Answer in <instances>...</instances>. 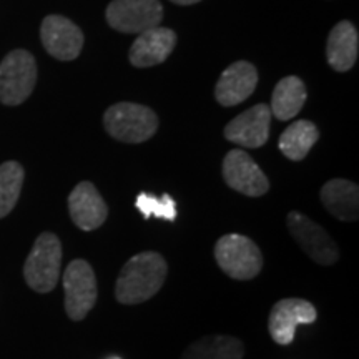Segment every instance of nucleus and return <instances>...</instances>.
Listing matches in <instances>:
<instances>
[{
    "mask_svg": "<svg viewBox=\"0 0 359 359\" xmlns=\"http://www.w3.org/2000/svg\"><path fill=\"white\" fill-rule=\"evenodd\" d=\"M245 344L235 336L208 334L191 343L182 359H243Z\"/></svg>",
    "mask_w": 359,
    "mask_h": 359,
    "instance_id": "nucleus-18",
    "label": "nucleus"
},
{
    "mask_svg": "<svg viewBox=\"0 0 359 359\" xmlns=\"http://www.w3.org/2000/svg\"><path fill=\"white\" fill-rule=\"evenodd\" d=\"M70 218L80 230L93 231L100 228L109 217V206L93 183L82 182L69 195Z\"/></svg>",
    "mask_w": 359,
    "mask_h": 359,
    "instance_id": "nucleus-13",
    "label": "nucleus"
},
{
    "mask_svg": "<svg viewBox=\"0 0 359 359\" xmlns=\"http://www.w3.org/2000/svg\"><path fill=\"white\" fill-rule=\"evenodd\" d=\"M25 172L19 161L0 165V218H6L19 201Z\"/></svg>",
    "mask_w": 359,
    "mask_h": 359,
    "instance_id": "nucleus-21",
    "label": "nucleus"
},
{
    "mask_svg": "<svg viewBox=\"0 0 359 359\" xmlns=\"http://www.w3.org/2000/svg\"><path fill=\"white\" fill-rule=\"evenodd\" d=\"M306 95V87L302 79L293 77V75L281 79L276 83L271 97V107H269L271 115H275L281 122L294 118L302 111Z\"/></svg>",
    "mask_w": 359,
    "mask_h": 359,
    "instance_id": "nucleus-19",
    "label": "nucleus"
},
{
    "mask_svg": "<svg viewBox=\"0 0 359 359\" xmlns=\"http://www.w3.org/2000/svg\"><path fill=\"white\" fill-rule=\"evenodd\" d=\"M258 83V72L250 62H235L219 77L215 97L219 105L235 107L251 97Z\"/></svg>",
    "mask_w": 359,
    "mask_h": 359,
    "instance_id": "nucleus-15",
    "label": "nucleus"
},
{
    "mask_svg": "<svg viewBox=\"0 0 359 359\" xmlns=\"http://www.w3.org/2000/svg\"><path fill=\"white\" fill-rule=\"evenodd\" d=\"M218 266L233 280H253L263 268V255L253 240L243 235H224L215 245Z\"/></svg>",
    "mask_w": 359,
    "mask_h": 359,
    "instance_id": "nucleus-4",
    "label": "nucleus"
},
{
    "mask_svg": "<svg viewBox=\"0 0 359 359\" xmlns=\"http://www.w3.org/2000/svg\"><path fill=\"white\" fill-rule=\"evenodd\" d=\"M37 82V64L30 52L12 50L0 62V102L20 105L34 92Z\"/></svg>",
    "mask_w": 359,
    "mask_h": 359,
    "instance_id": "nucleus-5",
    "label": "nucleus"
},
{
    "mask_svg": "<svg viewBox=\"0 0 359 359\" xmlns=\"http://www.w3.org/2000/svg\"><path fill=\"white\" fill-rule=\"evenodd\" d=\"M163 19L158 0H114L107 7V22L123 34H142L155 29Z\"/></svg>",
    "mask_w": 359,
    "mask_h": 359,
    "instance_id": "nucleus-7",
    "label": "nucleus"
},
{
    "mask_svg": "<svg viewBox=\"0 0 359 359\" xmlns=\"http://www.w3.org/2000/svg\"><path fill=\"white\" fill-rule=\"evenodd\" d=\"M137 208L140 210L143 218L148 219L151 217L168 219V222H175L177 219V203L170 195L155 196L150 193H140L135 201Z\"/></svg>",
    "mask_w": 359,
    "mask_h": 359,
    "instance_id": "nucleus-22",
    "label": "nucleus"
},
{
    "mask_svg": "<svg viewBox=\"0 0 359 359\" xmlns=\"http://www.w3.org/2000/svg\"><path fill=\"white\" fill-rule=\"evenodd\" d=\"M168 275L165 258L156 251H143L123 264L115 285V296L122 304H140L154 298Z\"/></svg>",
    "mask_w": 359,
    "mask_h": 359,
    "instance_id": "nucleus-1",
    "label": "nucleus"
},
{
    "mask_svg": "<svg viewBox=\"0 0 359 359\" xmlns=\"http://www.w3.org/2000/svg\"><path fill=\"white\" fill-rule=\"evenodd\" d=\"M320 138L318 127L309 120H298L291 123L280 137V150L286 158L302 161L306 158L314 143Z\"/></svg>",
    "mask_w": 359,
    "mask_h": 359,
    "instance_id": "nucleus-20",
    "label": "nucleus"
},
{
    "mask_svg": "<svg viewBox=\"0 0 359 359\" xmlns=\"http://www.w3.org/2000/svg\"><path fill=\"white\" fill-rule=\"evenodd\" d=\"M173 4H178V6H193V4H198L201 0H172Z\"/></svg>",
    "mask_w": 359,
    "mask_h": 359,
    "instance_id": "nucleus-23",
    "label": "nucleus"
},
{
    "mask_svg": "<svg viewBox=\"0 0 359 359\" xmlns=\"http://www.w3.org/2000/svg\"><path fill=\"white\" fill-rule=\"evenodd\" d=\"M223 178L233 190L246 196H262L269 190L266 175L243 150L228 151L223 160Z\"/></svg>",
    "mask_w": 359,
    "mask_h": 359,
    "instance_id": "nucleus-10",
    "label": "nucleus"
},
{
    "mask_svg": "<svg viewBox=\"0 0 359 359\" xmlns=\"http://www.w3.org/2000/svg\"><path fill=\"white\" fill-rule=\"evenodd\" d=\"M105 130L115 140L123 143H142L151 138L158 128L155 111L138 103L122 102L111 105L103 116Z\"/></svg>",
    "mask_w": 359,
    "mask_h": 359,
    "instance_id": "nucleus-3",
    "label": "nucleus"
},
{
    "mask_svg": "<svg viewBox=\"0 0 359 359\" xmlns=\"http://www.w3.org/2000/svg\"><path fill=\"white\" fill-rule=\"evenodd\" d=\"M325 208L341 222H356L359 217V188L349 180L334 178L321 188Z\"/></svg>",
    "mask_w": 359,
    "mask_h": 359,
    "instance_id": "nucleus-16",
    "label": "nucleus"
},
{
    "mask_svg": "<svg viewBox=\"0 0 359 359\" xmlns=\"http://www.w3.org/2000/svg\"><path fill=\"white\" fill-rule=\"evenodd\" d=\"M286 224L296 243L302 246L313 262L323 266H331L338 262L339 250L334 240L327 235L325 228L314 223L311 218L299 212H290L286 217Z\"/></svg>",
    "mask_w": 359,
    "mask_h": 359,
    "instance_id": "nucleus-8",
    "label": "nucleus"
},
{
    "mask_svg": "<svg viewBox=\"0 0 359 359\" xmlns=\"http://www.w3.org/2000/svg\"><path fill=\"white\" fill-rule=\"evenodd\" d=\"M177 43V34L167 27H155L138 34L130 47V62L138 69H147L163 64L173 52Z\"/></svg>",
    "mask_w": 359,
    "mask_h": 359,
    "instance_id": "nucleus-14",
    "label": "nucleus"
},
{
    "mask_svg": "<svg viewBox=\"0 0 359 359\" xmlns=\"http://www.w3.org/2000/svg\"><path fill=\"white\" fill-rule=\"evenodd\" d=\"M114 359H118V358H114Z\"/></svg>",
    "mask_w": 359,
    "mask_h": 359,
    "instance_id": "nucleus-24",
    "label": "nucleus"
},
{
    "mask_svg": "<svg viewBox=\"0 0 359 359\" xmlns=\"http://www.w3.org/2000/svg\"><path fill=\"white\" fill-rule=\"evenodd\" d=\"M65 311L70 320L82 321L97 303L95 271L85 259H74L64 273Z\"/></svg>",
    "mask_w": 359,
    "mask_h": 359,
    "instance_id": "nucleus-6",
    "label": "nucleus"
},
{
    "mask_svg": "<svg viewBox=\"0 0 359 359\" xmlns=\"http://www.w3.org/2000/svg\"><path fill=\"white\" fill-rule=\"evenodd\" d=\"M40 39L45 50L57 60H74L83 47V34L74 22L62 15L45 17L40 27Z\"/></svg>",
    "mask_w": 359,
    "mask_h": 359,
    "instance_id": "nucleus-11",
    "label": "nucleus"
},
{
    "mask_svg": "<svg viewBox=\"0 0 359 359\" xmlns=\"http://www.w3.org/2000/svg\"><path fill=\"white\" fill-rule=\"evenodd\" d=\"M359 37L351 22L343 20L333 27L326 45V57L336 72H348L353 69L358 58Z\"/></svg>",
    "mask_w": 359,
    "mask_h": 359,
    "instance_id": "nucleus-17",
    "label": "nucleus"
},
{
    "mask_svg": "<svg viewBox=\"0 0 359 359\" xmlns=\"http://www.w3.org/2000/svg\"><path fill=\"white\" fill-rule=\"evenodd\" d=\"M271 116V110L264 103L251 107L226 125L224 137L235 145L245 148L263 147L269 138Z\"/></svg>",
    "mask_w": 359,
    "mask_h": 359,
    "instance_id": "nucleus-12",
    "label": "nucleus"
},
{
    "mask_svg": "<svg viewBox=\"0 0 359 359\" xmlns=\"http://www.w3.org/2000/svg\"><path fill=\"white\" fill-rule=\"evenodd\" d=\"M316 308L306 299L286 298L271 308L268 320L269 334L275 343L288 346L293 343L298 325H313L316 321Z\"/></svg>",
    "mask_w": 359,
    "mask_h": 359,
    "instance_id": "nucleus-9",
    "label": "nucleus"
},
{
    "mask_svg": "<svg viewBox=\"0 0 359 359\" xmlns=\"http://www.w3.org/2000/svg\"><path fill=\"white\" fill-rule=\"evenodd\" d=\"M62 243L57 235L45 231L30 250L24 264V278L29 288L37 293H50L60 278Z\"/></svg>",
    "mask_w": 359,
    "mask_h": 359,
    "instance_id": "nucleus-2",
    "label": "nucleus"
}]
</instances>
